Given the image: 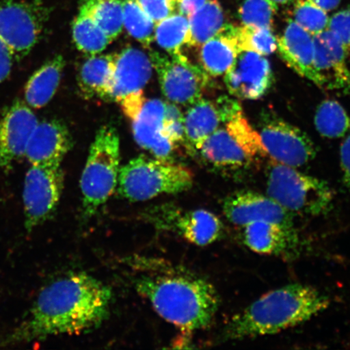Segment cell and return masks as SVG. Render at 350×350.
Masks as SVG:
<instances>
[{
	"label": "cell",
	"mask_w": 350,
	"mask_h": 350,
	"mask_svg": "<svg viewBox=\"0 0 350 350\" xmlns=\"http://www.w3.org/2000/svg\"><path fill=\"white\" fill-rule=\"evenodd\" d=\"M111 300V288L98 279L85 273L66 275L43 288L27 317L3 343L93 330L108 317Z\"/></svg>",
	"instance_id": "obj_1"
},
{
	"label": "cell",
	"mask_w": 350,
	"mask_h": 350,
	"mask_svg": "<svg viewBox=\"0 0 350 350\" xmlns=\"http://www.w3.org/2000/svg\"><path fill=\"white\" fill-rule=\"evenodd\" d=\"M329 305V297L317 288L288 284L267 293L232 317L225 336L243 340L278 334L309 321Z\"/></svg>",
	"instance_id": "obj_2"
},
{
	"label": "cell",
	"mask_w": 350,
	"mask_h": 350,
	"mask_svg": "<svg viewBox=\"0 0 350 350\" xmlns=\"http://www.w3.org/2000/svg\"><path fill=\"white\" fill-rule=\"evenodd\" d=\"M135 288L161 317L187 331L211 325L220 304L211 283L190 274L143 275L137 280Z\"/></svg>",
	"instance_id": "obj_3"
},
{
	"label": "cell",
	"mask_w": 350,
	"mask_h": 350,
	"mask_svg": "<svg viewBox=\"0 0 350 350\" xmlns=\"http://www.w3.org/2000/svg\"><path fill=\"white\" fill-rule=\"evenodd\" d=\"M120 139L115 126L100 128L90 147L81 178L84 215L94 216L116 190L120 170Z\"/></svg>",
	"instance_id": "obj_4"
},
{
	"label": "cell",
	"mask_w": 350,
	"mask_h": 350,
	"mask_svg": "<svg viewBox=\"0 0 350 350\" xmlns=\"http://www.w3.org/2000/svg\"><path fill=\"white\" fill-rule=\"evenodd\" d=\"M193 180V174L185 166L139 156L120 168L117 187L124 199L144 201L189 190Z\"/></svg>",
	"instance_id": "obj_5"
},
{
	"label": "cell",
	"mask_w": 350,
	"mask_h": 350,
	"mask_svg": "<svg viewBox=\"0 0 350 350\" xmlns=\"http://www.w3.org/2000/svg\"><path fill=\"white\" fill-rule=\"evenodd\" d=\"M267 194L291 213L312 216L329 211L334 198L326 182L275 161L269 168Z\"/></svg>",
	"instance_id": "obj_6"
},
{
	"label": "cell",
	"mask_w": 350,
	"mask_h": 350,
	"mask_svg": "<svg viewBox=\"0 0 350 350\" xmlns=\"http://www.w3.org/2000/svg\"><path fill=\"white\" fill-rule=\"evenodd\" d=\"M199 151L214 167L231 170L246 168L256 156L266 153L259 133L243 111L214 131Z\"/></svg>",
	"instance_id": "obj_7"
},
{
	"label": "cell",
	"mask_w": 350,
	"mask_h": 350,
	"mask_svg": "<svg viewBox=\"0 0 350 350\" xmlns=\"http://www.w3.org/2000/svg\"><path fill=\"white\" fill-rule=\"evenodd\" d=\"M46 20L45 8L36 0L0 1V38L15 59L24 58L37 45Z\"/></svg>",
	"instance_id": "obj_8"
},
{
	"label": "cell",
	"mask_w": 350,
	"mask_h": 350,
	"mask_svg": "<svg viewBox=\"0 0 350 350\" xmlns=\"http://www.w3.org/2000/svg\"><path fill=\"white\" fill-rule=\"evenodd\" d=\"M150 59L161 91L170 102L191 106L201 98L208 82V74L202 67L191 63L183 54L168 56L152 51Z\"/></svg>",
	"instance_id": "obj_9"
},
{
	"label": "cell",
	"mask_w": 350,
	"mask_h": 350,
	"mask_svg": "<svg viewBox=\"0 0 350 350\" xmlns=\"http://www.w3.org/2000/svg\"><path fill=\"white\" fill-rule=\"evenodd\" d=\"M64 181L61 165H32L29 168L23 189L26 229L32 230L54 213L62 195Z\"/></svg>",
	"instance_id": "obj_10"
},
{
	"label": "cell",
	"mask_w": 350,
	"mask_h": 350,
	"mask_svg": "<svg viewBox=\"0 0 350 350\" xmlns=\"http://www.w3.org/2000/svg\"><path fill=\"white\" fill-rule=\"evenodd\" d=\"M259 135L266 154L275 163L297 168L317 154L316 146L304 131L282 120H267Z\"/></svg>",
	"instance_id": "obj_11"
},
{
	"label": "cell",
	"mask_w": 350,
	"mask_h": 350,
	"mask_svg": "<svg viewBox=\"0 0 350 350\" xmlns=\"http://www.w3.org/2000/svg\"><path fill=\"white\" fill-rule=\"evenodd\" d=\"M148 216L157 228L175 232L197 246H207L222 234L220 219L205 209L183 211L167 205L153 209Z\"/></svg>",
	"instance_id": "obj_12"
},
{
	"label": "cell",
	"mask_w": 350,
	"mask_h": 350,
	"mask_svg": "<svg viewBox=\"0 0 350 350\" xmlns=\"http://www.w3.org/2000/svg\"><path fill=\"white\" fill-rule=\"evenodd\" d=\"M223 213L232 224L243 227L252 222L269 221L295 231L291 212L275 202L268 195L255 191L235 192L223 201Z\"/></svg>",
	"instance_id": "obj_13"
},
{
	"label": "cell",
	"mask_w": 350,
	"mask_h": 350,
	"mask_svg": "<svg viewBox=\"0 0 350 350\" xmlns=\"http://www.w3.org/2000/svg\"><path fill=\"white\" fill-rule=\"evenodd\" d=\"M273 82V72L269 59L252 51H240L225 73L227 89L239 99L262 98L272 87Z\"/></svg>",
	"instance_id": "obj_14"
},
{
	"label": "cell",
	"mask_w": 350,
	"mask_h": 350,
	"mask_svg": "<svg viewBox=\"0 0 350 350\" xmlns=\"http://www.w3.org/2000/svg\"><path fill=\"white\" fill-rule=\"evenodd\" d=\"M38 121L28 105L16 100L0 120V167L10 170L25 155L26 148Z\"/></svg>",
	"instance_id": "obj_15"
},
{
	"label": "cell",
	"mask_w": 350,
	"mask_h": 350,
	"mask_svg": "<svg viewBox=\"0 0 350 350\" xmlns=\"http://www.w3.org/2000/svg\"><path fill=\"white\" fill-rule=\"evenodd\" d=\"M314 69L323 88L350 90V71L347 67L348 51L329 29L313 35Z\"/></svg>",
	"instance_id": "obj_16"
},
{
	"label": "cell",
	"mask_w": 350,
	"mask_h": 350,
	"mask_svg": "<svg viewBox=\"0 0 350 350\" xmlns=\"http://www.w3.org/2000/svg\"><path fill=\"white\" fill-rule=\"evenodd\" d=\"M72 144L71 134L64 122L43 121L34 129L25 156L32 165H61Z\"/></svg>",
	"instance_id": "obj_17"
},
{
	"label": "cell",
	"mask_w": 350,
	"mask_h": 350,
	"mask_svg": "<svg viewBox=\"0 0 350 350\" xmlns=\"http://www.w3.org/2000/svg\"><path fill=\"white\" fill-rule=\"evenodd\" d=\"M166 103L159 99L144 100L141 111L134 118L133 131L139 146L157 159L169 161L174 144L163 134Z\"/></svg>",
	"instance_id": "obj_18"
},
{
	"label": "cell",
	"mask_w": 350,
	"mask_h": 350,
	"mask_svg": "<svg viewBox=\"0 0 350 350\" xmlns=\"http://www.w3.org/2000/svg\"><path fill=\"white\" fill-rule=\"evenodd\" d=\"M152 69L150 56L141 50L128 47L116 54L109 100L120 103L126 96L142 92L150 80Z\"/></svg>",
	"instance_id": "obj_19"
},
{
	"label": "cell",
	"mask_w": 350,
	"mask_h": 350,
	"mask_svg": "<svg viewBox=\"0 0 350 350\" xmlns=\"http://www.w3.org/2000/svg\"><path fill=\"white\" fill-rule=\"evenodd\" d=\"M277 49L282 59L295 72L323 88L321 79L314 69L313 35L291 20L278 40Z\"/></svg>",
	"instance_id": "obj_20"
},
{
	"label": "cell",
	"mask_w": 350,
	"mask_h": 350,
	"mask_svg": "<svg viewBox=\"0 0 350 350\" xmlns=\"http://www.w3.org/2000/svg\"><path fill=\"white\" fill-rule=\"evenodd\" d=\"M243 243L261 255L286 254L297 243L295 231L269 221L252 222L243 227Z\"/></svg>",
	"instance_id": "obj_21"
},
{
	"label": "cell",
	"mask_w": 350,
	"mask_h": 350,
	"mask_svg": "<svg viewBox=\"0 0 350 350\" xmlns=\"http://www.w3.org/2000/svg\"><path fill=\"white\" fill-rule=\"evenodd\" d=\"M236 26L225 25L215 36L200 46L201 67L208 75H225L239 55Z\"/></svg>",
	"instance_id": "obj_22"
},
{
	"label": "cell",
	"mask_w": 350,
	"mask_h": 350,
	"mask_svg": "<svg viewBox=\"0 0 350 350\" xmlns=\"http://www.w3.org/2000/svg\"><path fill=\"white\" fill-rule=\"evenodd\" d=\"M183 121L185 141L193 151H199L210 135L225 122L217 103L202 98L191 105Z\"/></svg>",
	"instance_id": "obj_23"
},
{
	"label": "cell",
	"mask_w": 350,
	"mask_h": 350,
	"mask_svg": "<svg viewBox=\"0 0 350 350\" xmlns=\"http://www.w3.org/2000/svg\"><path fill=\"white\" fill-rule=\"evenodd\" d=\"M116 54L92 55L82 65L78 84L85 98L109 99Z\"/></svg>",
	"instance_id": "obj_24"
},
{
	"label": "cell",
	"mask_w": 350,
	"mask_h": 350,
	"mask_svg": "<svg viewBox=\"0 0 350 350\" xmlns=\"http://www.w3.org/2000/svg\"><path fill=\"white\" fill-rule=\"evenodd\" d=\"M64 66V57L57 55L33 74L25 90L29 107L39 109L50 103L59 85Z\"/></svg>",
	"instance_id": "obj_25"
},
{
	"label": "cell",
	"mask_w": 350,
	"mask_h": 350,
	"mask_svg": "<svg viewBox=\"0 0 350 350\" xmlns=\"http://www.w3.org/2000/svg\"><path fill=\"white\" fill-rule=\"evenodd\" d=\"M188 20L189 32L186 45L188 46H200L220 32L226 25L224 12L217 0H208Z\"/></svg>",
	"instance_id": "obj_26"
},
{
	"label": "cell",
	"mask_w": 350,
	"mask_h": 350,
	"mask_svg": "<svg viewBox=\"0 0 350 350\" xmlns=\"http://www.w3.org/2000/svg\"><path fill=\"white\" fill-rule=\"evenodd\" d=\"M72 37L78 50L91 56L106 50L111 42L83 3L73 22Z\"/></svg>",
	"instance_id": "obj_27"
},
{
	"label": "cell",
	"mask_w": 350,
	"mask_h": 350,
	"mask_svg": "<svg viewBox=\"0 0 350 350\" xmlns=\"http://www.w3.org/2000/svg\"><path fill=\"white\" fill-rule=\"evenodd\" d=\"M82 3L109 40L120 36L124 28L122 0H84Z\"/></svg>",
	"instance_id": "obj_28"
},
{
	"label": "cell",
	"mask_w": 350,
	"mask_h": 350,
	"mask_svg": "<svg viewBox=\"0 0 350 350\" xmlns=\"http://www.w3.org/2000/svg\"><path fill=\"white\" fill-rule=\"evenodd\" d=\"M314 125L323 137L340 138L350 131V118L338 102L326 100L317 108Z\"/></svg>",
	"instance_id": "obj_29"
},
{
	"label": "cell",
	"mask_w": 350,
	"mask_h": 350,
	"mask_svg": "<svg viewBox=\"0 0 350 350\" xmlns=\"http://www.w3.org/2000/svg\"><path fill=\"white\" fill-rule=\"evenodd\" d=\"M188 32L189 20L180 13H174L156 24L154 38L170 55H178L182 54V47L187 45Z\"/></svg>",
	"instance_id": "obj_30"
},
{
	"label": "cell",
	"mask_w": 350,
	"mask_h": 350,
	"mask_svg": "<svg viewBox=\"0 0 350 350\" xmlns=\"http://www.w3.org/2000/svg\"><path fill=\"white\" fill-rule=\"evenodd\" d=\"M124 26L131 37L148 46L154 39L156 24L137 0H124Z\"/></svg>",
	"instance_id": "obj_31"
},
{
	"label": "cell",
	"mask_w": 350,
	"mask_h": 350,
	"mask_svg": "<svg viewBox=\"0 0 350 350\" xmlns=\"http://www.w3.org/2000/svg\"><path fill=\"white\" fill-rule=\"evenodd\" d=\"M235 35L240 51H252L267 56L277 50L278 39L271 28L236 26Z\"/></svg>",
	"instance_id": "obj_32"
},
{
	"label": "cell",
	"mask_w": 350,
	"mask_h": 350,
	"mask_svg": "<svg viewBox=\"0 0 350 350\" xmlns=\"http://www.w3.org/2000/svg\"><path fill=\"white\" fill-rule=\"evenodd\" d=\"M277 4L271 0H243L239 8V16L244 26L272 29Z\"/></svg>",
	"instance_id": "obj_33"
},
{
	"label": "cell",
	"mask_w": 350,
	"mask_h": 350,
	"mask_svg": "<svg viewBox=\"0 0 350 350\" xmlns=\"http://www.w3.org/2000/svg\"><path fill=\"white\" fill-rule=\"evenodd\" d=\"M294 21L312 35L327 29L329 17L327 12L310 0H297L294 10Z\"/></svg>",
	"instance_id": "obj_34"
},
{
	"label": "cell",
	"mask_w": 350,
	"mask_h": 350,
	"mask_svg": "<svg viewBox=\"0 0 350 350\" xmlns=\"http://www.w3.org/2000/svg\"><path fill=\"white\" fill-rule=\"evenodd\" d=\"M180 109L174 104H166L163 134L174 144L185 139V121Z\"/></svg>",
	"instance_id": "obj_35"
},
{
	"label": "cell",
	"mask_w": 350,
	"mask_h": 350,
	"mask_svg": "<svg viewBox=\"0 0 350 350\" xmlns=\"http://www.w3.org/2000/svg\"><path fill=\"white\" fill-rule=\"evenodd\" d=\"M139 6L150 18L159 23L176 10L177 4L174 0H137Z\"/></svg>",
	"instance_id": "obj_36"
},
{
	"label": "cell",
	"mask_w": 350,
	"mask_h": 350,
	"mask_svg": "<svg viewBox=\"0 0 350 350\" xmlns=\"http://www.w3.org/2000/svg\"><path fill=\"white\" fill-rule=\"evenodd\" d=\"M327 29L338 37L345 49L350 51V8L332 16L328 21Z\"/></svg>",
	"instance_id": "obj_37"
},
{
	"label": "cell",
	"mask_w": 350,
	"mask_h": 350,
	"mask_svg": "<svg viewBox=\"0 0 350 350\" xmlns=\"http://www.w3.org/2000/svg\"><path fill=\"white\" fill-rule=\"evenodd\" d=\"M146 100L143 95V92L131 94L121 100L122 111L125 115L130 118L131 120L137 116L142 108L143 104Z\"/></svg>",
	"instance_id": "obj_38"
},
{
	"label": "cell",
	"mask_w": 350,
	"mask_h": 350,
	"mask_svg": "<svg viewBox=\"0 0 350 350\" xmlns=\"http://www.w3.org/2000/svg\"><path fill=\"white\" fill-rule=\"evenodd\" d=\"M14 59L10 48L0 38V84L10 75Z\"/></svg>",
	"instance_id": "obj_39"
},
{
	"label": "cell",
	"mask_w": 350,
	"mask_h": 350,
	"mask_svg": "<svg viewBox=\"0 0 350 350\" xmlns=\"http://www.w3.org/2000/svg\"><path fill=\"white\" fill-rule=\"evenodd\" d=\"M340 166L343 173V183L350 192V134L344 139L340 150Z\"/></svg>",
	"instance_id": "obj_40"
},
{
	"label": "cell",
	"mask_w": 350,
	"mask_h": 350,
	"mask_svg": "<svg viewBox=\"0 0 350 350\" xmlns=\"http://www.w3.org/2000/svg\"><path fill=\"white\" fill-rule=\"evenodd\" d=\"M207 2L208 0H178L177 3L178 13L188 18Z\"/></svg>",
	"instance_id": "obj_41"
},
{
	"label": "cell",
	"mask_w": 350,
	"mask_h": 350,
	"mask_svg": "<svg viewBox=\"0 0 350 350\" xmlns=\"http://www.w3.org/2000/svg\"><path fill=\"white\" fill-rule=\"evenodd\" d=\"M310 1L326 12L335 10L340 3V0H310Z\"/></svg>",
	"instance_id": "obj_42"
},
{
	"label": "cell",
	"mask_w": 350,
	"mask_h": 350,
	"mask_svg": "<svg viewBox=\"0 0 350 350\" xmlns=\"http://www.w3.org/2000/svg\"><path fill=\"white\" fill-rule=\"evenodd\" d=\"M271 1L273 2L278 5V4H286L290 3L291 0H271Z\"/></svg>",
	"instance_id": "obj_43"
},
{
	"label": "cell",
	"mask_w": 350,
	"mask_h": 350,
	"mask_svg": "<svg viewBox=\"0 0 350 350\" xmlns=\"http://www.w3.org/2000/svg\"><path fill=\"white\" fill-rule=\"evenodd\" d=\"M178 0H176V3H178Z\"/></svg>",
	"instance_id": "obj_44"
},
{
	"label": "cell",
	"mask_w": 350,
	"mask_h": 350,
	"mask_svg": "<svg viewBox=\"0 0 350 350\" xmlns=\"http://www.w3.org/2000/svg\"><path fill=\"white\" fill-rule=\"evenodd\" d=\"M175 3H176V0H174ZM177 4V3H176Z\"/></svg>",
	"instance_id": "obj_45"
}]
</instances>
